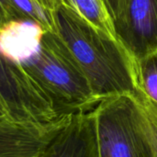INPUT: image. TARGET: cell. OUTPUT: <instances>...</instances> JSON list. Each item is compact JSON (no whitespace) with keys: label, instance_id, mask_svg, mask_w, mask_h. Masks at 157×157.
I'll return each mask as SVG.
<instances>
[{"label":"cell","instance_id":"obj_11","mask_svg":"<svg viewBox=\"0 0 157 157\" xmlns=\"http://www.w3.org/2000/svg\"><path fill=\"white\" fill-rule=\"evenodd\" d=\"M138 97L143 104V107L145 110V113L148 119L150 130L152 132L154 146H155V157H157V104L144 98L141 95H139Z\"/></svg>","mask_w":157,"mask_h":157},{"label":"cell","instance_id":"obj_13","mask_svg":"<svg viewBox=\"0 0 157 157\" xmlns=\"http://www.w3.org/2000/svg\"><path fill=\"white\" fill-rule=\"evenodd\" d=\"M4 119H8L7 118V116H6V112H5V110H4V109L2 108V106H1V104H0V120H4ZM9 120V119H8Z\"/></svg>","mask_w":157,"mask_h":157},{"label":"cell","instance_id":"obj_4","mask_svg":"<svg viewBox=\"0 0 157 157\" xmlns=\"http://www.w3.org/2000/svg\"><path fill=\"white\" fill-rule=\"evenodd\" d=\"M0 104L7 118L17 123L46 127L64 118L27 71L1 53Z\"/></svg>","mask_w":157,"mask_h":157},{"label":"cell","instance_id":"obj_1","mask_svg":"<svg viewBox=\"0 0 157 157\" xmlns=\"http://www.w3.org/2000/svg\"><path fill=\"white\" fill-rule=\"evenodd\" d=\"M55 32L84 71L94 96L139 95L135 60L121 41L96 29L67 6L54 11Z\"/></svg>","mask_w":157,"mask_h":157},{"label":"cell","instance_id":"obj_7","mask_svg":"<svg viewBox=\"0 0 157 157\" xmlns=\"http://www.w3.org/2000/svg\"><path fill=\"white\" fill-rule=\"evenodd\" d=\"M71 116L46 127L0 120V157H37Z\"/></svg>","mask_w":157,"mask_h":157},{"label":"cell","instance_id":"obj_10","mask_svg":"<svg viewBox=\"0 0 157 157\" xmlns=\"http://www.w3.org/2000/svg\"><path fill=\"white\" fill-rule=\"evenodd\" d=\"M135 77L139 95L157 104V52L135 61Z\"/></svg>","mask_w":157,"mask_h":157},{"label":"cell","instance_id":"obj_8","mask_svg":"<svg viewBox=\"0 0 157 157\" xmlns=\"http://www.w3.org/2000/svg\"><path fill=\"white\" fill-rule=\"evenodd\" d=\"M46 30L33 20H10L0 26V53L23 64L38 52Z\"/></svg>","mask_w":157,"mask_h":157},{"label":"cell","instance_id":"obj_2","mask_svg":"<svg viewBox=\"0 0 157 157\" xmlns=\"http://www.w3.org/2000/svg\"><path fill=\"white\" fill-rule=\"evenodd\" d=\"M20 65L51 100L60 117L92 110L99 102L84 71L56 32L46 31L38 52Z\"/></svg>","mask_w":157,"mask_h":157},{"label":"cell","instance_id":"obj_3","mask_svg":"<svg viewBox=\"0 0 157 157\" xmlns=\"http://www.w3.org/2000/svg\"><path fill=\"white\" fill-rule=\"evenodd\" d=\"M93 113L98 157H155L148 119L138 95L103 98Z\"/></svg>","mask_w":157,"mask_h":157},{"label":"cell","instance_id":"obj_6","mask_svg":"<svg viewBox=\"0 0 157 157\" xmlns=\"http://www.w3.org/2000/svg\"><path fill=\"white\" fill-rule=\"evenodd\" d=\"M37 157H98L93 109L72 115Z\"/></svg>","mask_w":157,"mask_h":157},{"label":"cell","instance_id":"obj_12","mask_svg":"<svg viewBox=\"0 0 157 157\" xmlns=\"http://www.w3.org/2000/svg\"><path fill=\"white\" fill-rule=\"evenodd\" d=\"M104 2L109 13V16L114 23V21L118 18V17L121 14L124 0H104Z\"/></svg>","mask_w":157,"mask_h":157},{"label":"cell","instance_id":"obj_5","mask_svg":"<svg viewBox=\"0 0 157 157\" xmlns=\"http://www.w3.org/2000/svg\"><path fill=\"white\" fill-rule=\"evenodd\" d=\"M113 24L117 39L135 61L157 52V0H124Z\"/></svg>","mask_w":157,"mask_h":157},{"label":"cell","instance_id":"obj_9","mask_svg":"<svg viewBox=\"0 0 157 157\" xmlns=\"http://www.w3.org/2000/svg\"><path fill=\"white\" fill-rule=\"evenodd\" d=\"M61 3L73 9L96 29L117 39L113 21L104 0H61Z\"/></svg>","mask_w":157,"mask_h":157}]
</instances>
